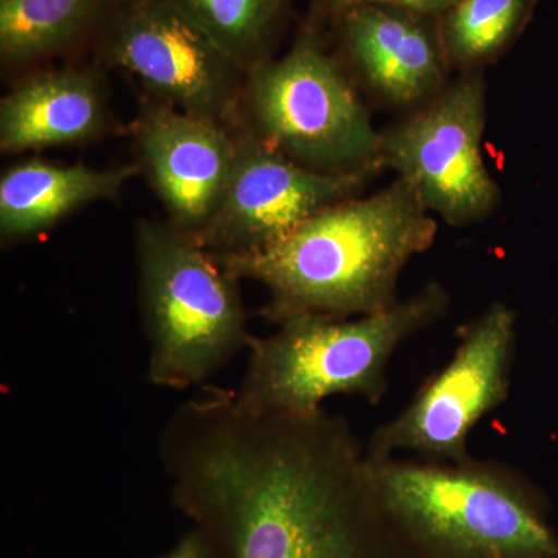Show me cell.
Instances as JSON below:
<instances>
[{"instance_id":"1","label":"cell","mask_w":558,"mask_h":558,"mask_svg":"<svg viewBox=\"0 0 558 558\" xmlns=\"http://www.w3.org/2000/svg\"><path fill=\"white\" fill-rule=\"evenodd\" d=\"M172 498L216 558H418L381 512L347 418L263 416L204 388L161 432Z\"/></svg>"},{"instance_id":"2","label":"cell","mask_w":558,"mask_h":558,"mask_svg":"<svg viewBox=\"0 0 558 558\" xmlns=\"http://www.w3.org/2000/svg\"><path fill=\"white\" fill-rule=\"evenodd\" d=\"M438 223L416 190L398 178L365 199L339 202L267 247L216 256L236 278L269 292L264 314L352 318L398 303L399 279L435 244Z\"/></svg>"},{"instance_id":"3","label":"cell","mask_w":558,"mask_h":558,"mask_svg":"<svg viewBox=\"0 0 558 558\" xmlns=\"http://www.w3.org/2000/svg\"><path fill=\"white\" fill-rule=\"evenodd\" d=\"M366 478L418 558H558L537 488L505 462L366 454Z\"/></svg>"},{"instance_id":"4","label":"cell","mask_w":558,"mask_h":558,"mask_svg":"<svg viewBox=\"0 0 558 558\" xmlns=\"http://www.w3.org/2000/svg\"><path fill=\"white\" fill-rule=\"evenodd\" d=\"M449 310V292L432 281L377 314L282 319L274 336L250 343L247 369L234 399L242 410L263 416H311L326 399L340 395L377 405L387 395L392 355Z\"/></svg>"},{"instance_id":"5","label":"cell","mask_w":558,"mask_h":558,"mask_svg":"<svg viewBox=\"0 0 558 558\" xmlns=\"http://www.w3.org/2000/svg\"><path fill=\"white\" fill-rule=\"evenodd\" d=\"M135 250L150 384L171 389L202 385L250 348L240 278L211 252L157 220L138 223Z\"/></svg>"},{"instance_id":"6","label":"cell","mask_w":558,"mask_h":558,"mask_svg":"<svg viewBox=\"0 0 558 558\" xmlns=\"http://www.w3.org/2000/svg\"><path fill=\"white\" fill-rule=\"evenodd\" d=\"M252 134L311 170H380V134L343 68L314 33L250 70L242 95Z\"/></svg>"},{"instance_id":"7","label":"cell","mask_w":558,"mask_h":558,"mask_svg":"<svg viewBox=\"0 0 558 558\" xmlns=\"http://www.w3.org/2000/svg\"><path fill=\"white\" fill-rule=\"evenodd\" d=\"M517 328L519 315L501 301L465 325L450 362L422 384L405 409L374 429L366 454L411 453L442 462L472 457L473 428L508 402Z\"/></svg>"},{"instance_id":"8","label":"cell","mask_w":558,"mask_h":558,"mask_svg":"<svg viewBox=\"0 0 558 558\" xmlns=\"http://www.w3.org/2000/svg\"><path fill=\"white\" fill-rule=\"evenodd\" d=\"M486 110V81L475 70L380 134L381 167L398 171L449 226L481 222L501 201L483 157Z\"/></svg>"},{"instance_id":"9","label":"cell","mask_w":558,"mask_h":558,"mask_svg":"<svg viewBox=\"0 0 558 558\" xmlns=\"http://www.w3.org/2000/svg\"><path fill=\"white\" fill-rule=\"evenodd\" d=\"M102 50L154 100L229 128L240 120L248 73L170 0H121Z\"/></svg>"},{"instance_id":"10","label":"cell","mask_w":558,"mask_h":558,"mask_svg":"<svg viewBox=\"0 0 558 558\" xmlns=\"http://www.w3.org/2000/svg\"><path fill=\"white\" fill-rule=\"evenodd\" d=\"M222 199L197 242L215 256L242 255L288 236L312 216L352 199L369 172L311 170L247 131Z\"/></svg>"},{"instance_id":"11","label":"cell","mask_w":558,"mask_h":558,"mask_svg":"<svg viewBox=\"0 0 558 558\" xmlns=\"http://www.w3.org/2000/svg\"><path fill=\"white\" fill-rule=\"evenodd\" d=\"M140 160L170 223L193 240L215 216L236 160V134L218 121L149 100L135 124Z\"/></svg>"},{"instance_id":"12","label":"cell","mask_w":558,"mask_h":558,"mask_svg":"<svg viewBox=\"0 0 558 558\" xmlns=\"http://www.w3.org/2000/svg\"><path fill=\"white\" fill-rule=\"evenodd\" d=\"M339 17L344 58L380 100L414 106L446 89L450 62L438 17L377 3L352 7Z\"/></svg>"},{"instance_id":"13","label":"cell","mask_w":558,"mask_h":558,"mask_svg":"<svg viewBox=\"0 0 558 558\" xmlns=\"http://www.w3.org/2000/svg\"><path fill=\"white\" fill-rule=\"evenodd\" d=\"M108 108L92 70L58 69L21 81L0 102L3 153L73 145L102 134Z\"/></svg>"},{"instance_id":"14","label":"cell","mask_w":558,"mask_h":558,"mask_svg":"<svg viewBox=\"0 0 558 558\" xmlns=\"http://www.w3.org/2000/svg\"><path fill=\"white\" fill-rule=\"evenodd\" d=\"M137 171L134 165L94 170L39 159L13 165L0 179V233L7 241L33 236L76 208L116 196Z\"/></svg>"},{"instance_id":"15","label":"cell","mask_w":558,"mask_h":558,"mask_svg":"<svg viewBox=\"0 0 558 558\" xmlns=\"http://www.w3.org/2000/svg\"><path fill=\"white\" fill-rule=\"evenodd\" d=\"M108 0H0V54L24 64L75 43L100 17Z\"/></svg>"},{"instance_id":"16","label":"cell","mask_w":558,"mask_h":558,"mask_svg":"<svg viewBox=\"0 0 558 558\" xmlns=\"http://www.w3.org/2000/svg\"><path fill=\"white\" fill-rule=\"evenodd\" d=\"M535 0H457L438 17L450 68L475 72L501 57L531 21Z\"/></svg>"},{"instance_id":"17","label":"cell","mask_w":558,"mask_h":558,"mask_svg":"<svg viewBox=\"0 0 558 558\" xmlns=\"http://www.w3.org/2000/svg\"><path fill=\"white\" fill-rule=\"evenodd\" d=\"M245 72L267 61L290 0H170Z\"/></svg>"},{"instance_id":"18","label":"cell","mask_w":558,"mask_h":558,"mask_svg":"<svg viewBox=\"0 0 558 558\" xmlns=\"http://www.w3.org/2000/svg\"><path fill=\"white\" fill-rule=\"evenodd\" d=\"M457 0H318V5L328 13L340 16L352 7L377 3V5H395L428 14V16L440 17L450 9Z\"/></svg>"},{"instance_id":"19","label":"cell","mask_w":558,"mask_h":558,"mask_svg":"<svg viewBox=\"0 0 558 558\" xmlns=\"http://www.w3.org/2000/svg\"><path fill=\"white\" fill-rule=\"evenodd\" d=\"M161 558H216V556L207 535L199 527H194Z\"/></svg>"}]
</instances>
